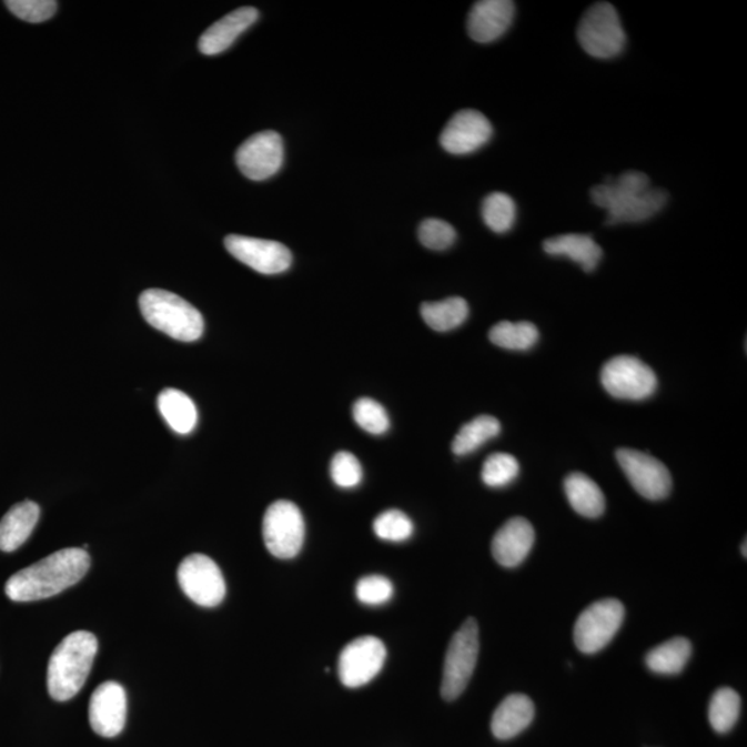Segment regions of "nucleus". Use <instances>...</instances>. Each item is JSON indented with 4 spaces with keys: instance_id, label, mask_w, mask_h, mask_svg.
Instances as JSON below:
<instances>
[{
    "instance_id": "obj_25",
    "label": "nucleus",
    "mask_w": 747,
    "mask_h": 747,
    "mask_svg": "<svg viewBox=\"0 0 747 747\" xmlns=\"http://www.w3.org/2000/svg\"><path fill=\"white\" fill-rule=\"evenodd\" d=\"M690 654H693V645L689 639L676 637L649 650L645 663L653 673L662 674V676H676L687 666Z\"/></svg>"
},
{
    "instance_id": "obj_13",
    "label": "nucleus",
    "mask_w": 747,
    "mask_h": 747,
    "mask_svg": "<svg viewBox=\"0 0 747 747\" xmlns=\"http://www.w3.org/2000/svg\"><path fill=\"white\" fill-rule=\"evenodd\" d=\"M235 162L245 178L255 182L266 181L283 166V139L273 131L256 133L240 145Z\"/></svg>"
},
{
    "instance_id": "obj_28",
    "label": "nucleus",
    "mask_w": 747,
    "mask_h": 747,
    "mask_svg": "<svg viewBox=\"0 0 747 747\" xmlns=\"http://www.w3.org/2000/svg\"><path fill=\"white\" fill-rule=\"evenodd\" d=\"M538 330L529 322H502L491 330L488 339L494 345L509 351H527L538 341Z\"/></svg>"
},
{
    "instance_id": "obj_7",
    "label": "nucleus",
    "mask_w": 747,
    "mask_h": 747,
    "mask_svg": "<svg viewBox=\"0 0 747 747\" xmlns=\"http://www.w3.org/2000/svg\"><path fill=\"white\" fill-rule=\"evenodd\" d=\"M262 535L269 553L274 557H296L305 542V521L301 509L285 499L273 503L263 516Z\"/></svg>"
},
{
    "instance_id": "obj_6",
    "label": "nucleus",
    "mask_w": 747,
    "mask_h": 747,
    "mask_svg": "<svg viewBox=\"0 0 747 747\" xmlns=\"http://www.w3.org/2000/svg\"><path fill=\"white\" fill-rule=\"evenodd\" d=\"M480 656V627L470 617L448 644L443 666L442 696L447 701L456 700L468 687Z\"/></svg>"
},
{
    "instance_id": "obj_2",
    "label": "nucleus",
    "mask_w": 747,
    "mask_h": 747,
    "mask_svg": "<svg viewBox=\"0 0 747 747\" xmlns=\"http://www.w3.org/2000/svg\"><path fill=\"white\" fill-rule=\"evenodd\" d=\"M595 205L608 211L606 224L639 223L660 212L667 204L666 191L650 188L643 172L627 171L620 176L608 178L592 189Z\"/></svg>"
},
{
    "instance_id": "obj_32",
    "label": "nucleus",
    "mask_w": 747,
    "mask_h": 747,
    "mask_svg": "<svg viewBox=\"0 0 747 747\" xmlns=\"http://www.w3.org/2000/svg\"><path fill=\"white\" fill-rule=\"evenodd\" d=\"M519 475V464L507 453H496L487 457L482 468V481L488 487H504Z\"/></svg>"
},
{
    "instance_id": "obj_36",
    "label": "nucleus",
    "mask_w": 747,
    "mask_h": 747,
    "mask_svg": "<svg viewBox=\"0 0 747 747\" xmlns=\"http://www.w3.org/2000/svg\"><path fill=\"white\" fill-rule=\"evenodd\" d=\"M6 6L20 20L32 24L52 19L58 11V2L54 0H8Z\"/></svg>"
},
{
    "instance_id": "obj_19",
    "label": "nucleus",
    "mask_w": 747,
    "mask_h": 747,
    "mask_svg": "<svg viewBox=\"0 0 747 747\" xmlns=\"http://www.w3.org/2000/svg\"><path fill=\"white\" fill-rule=\"evenodd\" d=\"M260 11L254 8H240L232 13L224 16L223 19L208 28L202 33L199 42V49L202 54L215 55L224 52L234 43L241 33L254 26Z\"/></svg>"
},
{
    "instance_id": "obj_37",
    "label": "nucleus",
    "mask_w": 747,
    "mask_h": 747,
    "mask_svg": "<svg viewBox=\"0 0 747 747\" xmlns=\"http://www.w3.org/2000/svg\"><path fill=\"white\" fill-rule=\"evenodd\" d=\"M356 597L366 605L386 604L393 597V584L380 575L363 577L356 584Z\"/></svg>"
},
{
    "instance_id": "obj_1",
    "label": "nucleus",
    "mask_w": 747,
    "mask_h": 747,
    "mask_svg": "<svg viewBox=\"0 0 747 747\" xmlns=\"http://www.w3.org/2000/svg\"><path fill=\"white\" fill-rule=\"evenodd\" d=\"M91 557L83 548H65L26 567L6 583L4 593L14 603H32L64 592L87 575Z\"/></svg>"
},
{
    "instance_id": "obj_33",
    "label": "nucleus",
    "mask_w": 747,
    "mask_h": 747,
    "mask_svg": "<svg viewBox=\"0 0 747 747\" xmlns=\"http://www.w3.org/2000/svg\"><path fill=\"white\" fill-rule=\"evenodd\" d=\"M353 418L362 430L372 435H382L390 430L386 410L374 398L362 397L353 404Z\"/></svg>"
},
{
    "instance_id": "obj_34",
    "label": "nucleus",
    "mask_w": 747,
    "mask_h": 747,
    "mask_svg": "<svg viewBox=\"0 0 747 747\" xmlns=\"http://www.w3.org/2000/svg\"><path fill=\"white\" fill-rule=\"evenodd\" d=\"M456 238V230L452 224L441 219H426L420 224L418 239L425 249L445 251L451 249Z\"/></svg>"
},
{
    "instance_id": "obj_3",
    "label": "nucleus",
    "mask_w": 747,
    "mask_h": 747,
    "mask_svg": "<svg viewBox=\"0 0 747 747\" xmlns=\"http://www.w3.org/2000/svg\"><path fill=\"white\" fill-rule=\"evenodd\" d=\"M98 647V638L89 632L72 633L59 644L48 667V689L54 700H70L80 693L92 670Z\"/></svg>"
},
{
    "instance_id": "obj_30",
    "label": "nucleus",
    "mask_w": 747,
    "mask_h": 747,
    "mask_svg": "<svg viewBox=\"0 0 747 747\" xmlns=\"http://www.w3.org/2000/svg\"><path fill=\"white\" fill-rule=\"evenodd\" d=\"M482 216L494 233H507L516 221V205L505 193H492L483 200Z\"/></svg>"
},
{
    "instance_id": "obj_29",
    "label": "nucleus",
    "mask_w": 747,
    "mask_h": 747,
    "mask_svg": "<svg viewBox=\"0 0 747 747\" xmlns=\"http://www.w3.org/2000/svg\"><path fill=\"white\" fill-rule=\"evenodd\" d=\"M740 715V696L731 688L717 689L710 700L709 721L718 734L731 731Z\"/></svg>"
},
{
    "instance_id": "obj_11",
    "label": "nucleus",
    "mask_w": 747,
    "mask_h": 747,
    "mask_svg": "<svg viewBox=\"0 0 747 747\" xmlns=\"http://www.w3.org/2000/svg\"><path fill=\"white\" fill-rule=\"evenodd\" d=\"M616 458L639 496L657 502L670 494L672 475L659 460L634 448H619Z\"/></svg>"
},
{
    "instance_id": "obj_9",
    "label": "nucleus",
    "mask_w": 747,
    "mask_h": 747,
    "mask_svg": "<svg viewBox=\"0 0 747 747\" xmlns=\"http://www.w3.org/2000/svg\"><path fill=\"white\" fill-rule=\"evenodd\" d=\"M600 382L610 396L622 401H644L653 396L657 387L654 370L634 356H617L606 362Z\"/></svg>"
},
{
    "instance_id": "obj_10",
    "label": "nucleus",
    "mask_w": 747,
    "mask_h": 747,
    "mask_svg": "<svg viewBox=\"0 0 747 747\" xmlns=\"http://www.w3.org/2000/svg\"><path fill=\"white\" fill-rule=\"evenodd\" d=\"M178 581L183 593L204 608H213L226 597L222 571L206 555L193 554L184 558L178 569Z\"/></svg>"
},
{
    "instance_id": "obj_18",
    "label": "nucleus",
    "mask_w": 747,
    "mask_h": 747,
    "mask_svg": "<svg viewBox=\"0 0 747 747\" xmlns=\"http://www.w3.org/2000/svg\"><path fill=\"white\" fill-rule=\"evenodd\" d=\"M535 529L529 521L516 516L499 527L492 542V554L497 564L516 567L527 558L535 544Z\"/></svg>"
},
{
    "instance_id": "obj_35",
    "label": "nucleus",
    "mask_w": 747,
    "mask_h": 747,
    "mask_svg": "<svg viewBox=\"0 0 747 747\" xmlns=\"http://www.w3.org/2000/svg\"><path fill=\"white\" fill-rule=\"evenodd\" d=\"M331 477L336 486L342 488H352L361 485L363 480V468L356 456L352 453H336L331 462Z\"/></svg>"
},
{
    "instance_id": "obj_15",
    "label": "nucleus",
    "mask_w": 747,
    "mask_h": 747,
    "mask_svg": "<svg viewBox=\"0 0 747 747\" xmlns=\"http://www.w3.org/2000/svg\"><path fill=\"white\" fill-rule=\"evenodd\" d=\"M493 137V127L482 112L463 110L452 117L441 134L442 148L454 155L475 153Z\"/></svg>"
},
{
    "instance_id": "obj_23",
    "label": "nucleus",
    "mask_w": 747,
    "mask_h": 747,
    "mask_svg": "<svg viewBox=\"0 0 747 747\" xmlns=\"http://www.w3.org/2000/svg\"><path fill=\"white\" fill-rule=\"evenodd\" d=\"M567 502L577 514L586 518H598L605 511V496L592 477L573 472L565 480Z\"/></svg>"
},
{
    "instance_id": "obj_20",
    "label": "nucleus",
    "mask_w": 747,
    "mask_h": 747,
    "mask_svg": "<svg viewBox=\"0 0 747 747\" xmlns=\"http://www.w3.org/2000/svg\"><path fill=\"white\" fill-rule=\"evenodd\" d=\"M535 718V705L524 694L507 696L492 717V733L499 740H508L525 731Z\"/></svg>"
},
{
    "instance_id": "obj_14",
    "label": "nucleus",
    "mask_w": 747,
    "mask_h": 747,
    "mask_svg": "<svg viewBox=\"0 0 747 747\" xmlns=\"http://www.w3.org/2000/svg\"><path fill=\"white\" fill-rule=\"evenodd\" d=\"M224 245L230 255L258 273H283L292 263L290 250L277 241L232 234L224 239Z\"/></svg>"
},
{
    "instance_id": "obj_21",
    "label": "nucleus",
    "mask_w": 747,
    "mask_h": 747,
    "mask_svg": "<svg viewBox=\"0 0 747 747\" xmlns=\"http://www.w3.org/2000/svg\"><path fill=\"white\" fill-rule=\"evenodd\" d=\"M41 515V508L33 502L13 505L0 521V549L13 553L28 541Z\"/></svg>"
},
{
    "instance_id": "obj_5",
    "label": "nucleus",
    "mask_w": 747,
    "mask_h": 747,
    "mask_svg": "<svg viewBox=\"0 0 747 747\" xmlns=\"http://www.w3.org/2000/svg\"><path fill=\"white\" fill-rule=\"evenodd\" d=\"M584 52L595 59H614L626 47V32L619 14L610 3H595L584 13L577 28Z\"/></svg>"
},
{
    "instance_id": "obj_24",
    "label": "nucleus",
    "mask_w": 747,
    "mask_h": 747,
    "mask_svg": "<svg viewBox=\"0 0 747 747\" xmlns=\"http://www.w3.org/2000/svg\"><path fill=\"white\" fill-rule=\"evenodd\" d=\"M159 410L162 418L176 434L188 435L195 428L199 413L186 393L168 387L160 393Z\"/></svg>"
},
{
    "instance_id": "obj_31",
    "label": "nucleus",
    "mask_w": 747,
    "mask_h": 747,
    "mask_svg": "<svg viewBox=\"0 0 747 747\" xmlns=\"http://www.w3.org/2000/svg\"><path fill=\"white\" fill-rule=\"evenodd\" d=\"M373 529L381 541L401 543L412 537L414 525L412 519L402 511L390 509L376 516Z\"/></svg>"
},
{
    "instance_id": "obj_8",
    "label": "nucleus",
    "mask_w": 747,
    "mask_h": 747,
    "mask_svg": "<svg viewBox=\"0 0 747 747\" xmlns=\"http://www.w3.org/2000/svg\"><path fill=\"white\" fill-rule=\"evenodd\" d=\"M625 606L615 598L600 599L582 612L575 625V644L583 654L603 650L620 630Z\"/></svg>"
},
{
    "instance_id": "obj_26",
    "label": "nucleus",
    "mask_w": 747,
    "mask_h": 747,
    "mask_svg": "<svg viewBox=\"0 0 747 747\" xmlns=\"http://www.w3.org/2000/svg\"><path fill=\"white\" fill-rule=\"evenodd\" d=\"M470 314L467 301L460 296L441 302H425L421 305V316L432 330L446 333L460 327Z\"/></svg>"
},
{
    "instance_id": "obj_27",
    "label": "nucleus",
    "mask_w": 747,
    "mask_h": 747,
    "mask_svg": "<svg viewBox=\"0 0 747 747\" xmlns=\"http://www.w3.org/2000/svg\"><path fill=\"white\" fill-rule=\"evenodd\" d=\"M502 432V425L498 420L492 415H480L468 424L462 426L456 437L453 441V453L457 456H467L482 447L488 441L496 437Z\"/></svg>"
},
{
    "instance_id": "obj_22",
    "label": "nucleus",
    "mask_w": 747,
    "mask_h": 747,
    "mask_svg": "<svg viewBox=\"0 0 747 747\" xmlns=\"http://www.w3.org/2000/svg\"><path fill=\"white\" fill-rule=\"evenodd\" d=\"M543 249L548 255L569 258L587 273L595 271L603 258V249L586 234L557 235L544 241Z\"/></svg>"
},
{
    "instance_id": "obj_17",
    "label": "nucleus",
    "mask_w": 747,
    "mask_h": 747,
    "mask_svg": "<svg viewBox=\"0 0 747 747\" xmlns=\"http://www.w3.org/2000/svg\"><path fill=\"white\" fill-rule=\"evenodd\" d=\"M515 3L511 0H482L472 6L468 33L475 42L491 43L502 38L513 24Z\"/></svg>"
},
{
    "instance_id": "obj_12",
    "label": "nucleus",
    "mask_w": 747,
    "mask_h": 747,
    "mask_svg": "<svg viewBox=\"0 0 747 747\" xmlns=\"http://www.w3.org/2000/svg\"><path fill=\"white\" fill-rule=\"evenodd\" d=\"M385 660L386 648L380 638L353 639L340 655V679L347 688L363 687L378 676Z\"/></svg>"
},
{
    "instance_id": "obj_4",
    "label": "nucleus",
    "mask_w": 747,
    "mask_h": 747,
    "mask_svg": "<svg viewBox=\"0 0 747 747\" xmlns=\"http://www.w3.org/2000/svg\"><path fill=\"white\" fill-rule=\"evenodd\" d=\"M140 312L155 330L183 342H193L204 333V319L183 297L165 290H148L139 297Z\"/></svg>"
},
{
    "instance_id": "obj_38",
    "label": "nucleus",
    "mask_w": 747,
    "mask_h": 747,
    "mask_svg": "<svg viewBox=\"0 0 747 747\" xmlns=\"http://www.w3.org/2000/svg\"><path fill=\"white\" fill-rule=\"evenodd\" d=\"M746 544H747V543H746V541H745V542H744V547H743V552H744L743 554H744V557H745V558L747 557V554H746Z\"/></svg>"
},
{
    "instance_id": "obj_16",
    "label": "nucleus",
    "mask_w": 747,
    "mask_h": 747,
    "mask_svg": "<svg viewBox=\"0 0 747 747\" xmlns=\"http://www.w3.org/2000/svg\"><path fill=\"white\" fill-rule=\"evenodd\" d=\"M125 689L117 683H104L94 690L89 704V721L93 731L103 738H114L127 723Z\"/></svg>"
}]
</instances>
